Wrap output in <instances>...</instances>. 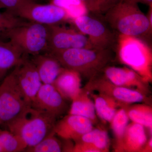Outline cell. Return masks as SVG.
<instances>
[{"instance_id": "obj_11", "label": "cell", "mask_w": 152, "mask_h": 152, "mask_svg": "<svg viewBox=\"0 0 152 152\" xmlns=\"http://www.w3.org/2000/svg\"><path fill=\"white\" fill-rule=\"evenodd\" d=\"M12 72L26 102L31 106L42 84L35 66L24 57Z\"/></svg>"}, {"instance_id": "obj_9", "label": "cell", "mask_w": 152, "mask_h": 152, "mask_svg": "<svg viewBox=\"0 0 152 152\" xmlns=\"http://www.w3.org/2000/svg\"><path fill=\"white\" fill-rule=\"evenodd\" d=\"M84 88L89 92L96 91L107 95L124 106L147 102L148 101L146 95L136 90L114 84L106 78L102 72L89 80Z\"/></svg>"}, {"instance_id": "obj_29", "label": "cell", "mask_w": 152, "mask_h": 152, "mask_svg": "<svg viewBox=\"0 0 152 152\" xmlns=\"http://www.w3.org/2000/svg\"><path fill=\"white\" fill-rule=\"evenodd\" d=\"M120 0H99L100 12L103 15Z\"/></svg>"}, {"instance_id": "obj_6", "label": "cell", "mask_w": 152, "mask_h": 152, "mask_svg": "<svg viewBox=\"0 0 152 152\" xmlns=\"http://www.w3.org/2000/svg\"><path fill=\"white\" fill-rule=\"evenodd\" d=\"M48 38V26L30 22L10 30L5 35L4 40L9 39L25 55L33 56L47 51Z\"/></svg>"}, {"instance_id": "obj_13", "label": "cell", "mask_w": 152, "mask_h": 152, "mask_svg": "<svg viewBox=\"0 0 152 152\" xmlns=\"http://www.w3.org/2000/svg\"><path fill=\"white\" fill-rule=\"evenodd\" d=\"M102 73L114 84L138 91L147 96L148 94V83L130 68L109 65L103 70Z\"/></svg>"}, {"instance_id": "obj_14", "label": "cell", "mask_w": 152, "mask_h": 152, "mask_svg": "<svg viewBox=\"0 0 152 152\" xmlns=\"http://www.w3.org/2000/svg\"><path fill=\"white\" fill-rule=\"evenodd\" d=\"M93 124L87 118L69 114L56 121L53 130L57 135L64 140L76 141L92 129Z\"/></svg>"}, {"instance_id": "obj_28", "label": "cell", "mask_w": 152, "mask_h": 152, "mask_svg": "<svg viewBox=\"0 0 152 152\" xmlns=\"http://www.w3.org/2000/svg\"><path fill=\"white\" fill-rule=\"evenodd\" d=\"M83 3L89 12L100 14L99 0H79Z\"/></svg>"}, {"instance_id": "obj_2", "label": "cell", "mask_w": 152, "mask_h": 152, "mask_svg": "<svg viewBox=\"0 0 152 152\" xmlns=\"http://www.w3.org/2000/svg\"><path fill=\"white\" fill-rule=\"evenodd\" d=\"M49 54L63 68L76 71L88 80L101 73L115 58L113 50L94 48L70 49Z\"/></svg>"}, {"instance_id": "obj_1", "label": "cell", "mask_w": 152, "mask_h": 152, "mask_svg": "<svg viewBox=\"0 0 152 152\" xmlns=\"http://www.w3.org/2000/svg\"><path fill=\"white\" fill-rule=\"evenodd\" d=\"M137 0H120L104 15L105 20L119 35L141 39L150 45L152 25Z\"/></svg>"}, {"instance_id": "obj_21", "label": "cell", "mask_w": 152, "mask_h": 152, "mask_svg": "<svg viewBox=\"0 0 152 152\" xmlns=\"http://www.w3.org/2000/svg\"><path fill=\"white\" fill-rule=\"evenodd\" d=\"M128 117L133 122L148 128L152 135V109L151 106L145 104H136L124 106Z\"/></svg>"}, {"instance_id": "obj_32", "label": "cell", "mask_w": 152, "mask_h": 152, "mask_svg": "<svg viewBox=\"0 0 152 152\" xmlns=\"http://www.w3.org/2000/svg\"><path fill=\"white\" fill-rule=\"evenodd\" d=\"M1 126V117H0V126Z\"/></svg>"}, {"instance_id": "obj_4", "label": "cell", "mask_w": 152, "mask_h": 152, "mask_svg": "<svg viewBox=\"0 0 152 152\" xmlns=\"http://www.w3.org/2000/svg\"><path fill=\"white\" fill-rule=\"evenodd\" d=\"M115 50L123 64L134 71L147 83L152 80V53L150 45L131 36L118 34Z\"/></svg>"}, {"instance_id": "obj_26", "label": "cell", "mask_w": 152, "mask_h": 152, "mask_svg": "<svg viewBox=\"0 0 152 152\" xmlns=\"http://www.w3.org/2000/svg\"><path fill=\"white\" fill-rule=\"evenodd\" d=\"M15 15L8 11L0 12V39L4 40L6 33L14 28L26 25L28 22Z\"/></svg>"}, {"instance_id": "obj_17", "label": "cell", "mask_w": 152, "mask_h": 152, "mask_svg": "<svg viewBox=\"0 0 152 152\" xmlns=\"http://www.w3.org/2000/svg\"><path fill=\"white\" fill-rule=\"evenodd\" d=\"M148 141L145 127L133 122L125 129L122 142L123 152H142Z\"/></svg>"}, {"instance_id": "obj_16", "label": "cell", "mask_w": 152, "mask_h": 152, "mask_svg": "<svg viewBox=\"0 0 152 152\" xmlns=\"http://www.w3.org/2000/svg\"><path fill=\"white\" fill-rule=\"evenodd\" d=\"M31 60L35 66L42 84L53 85L64 69L56 58L48 53L33 56Z\"/></svg>"}, {"instance_id": "obj_25", "label": "cell", "mask_w": 152, "mask_h": 152, "mask_svg": "<svg viewBox=\"0 0 152 152\" xmlns=\"http://www.w3.org/2000/svg\"><path fill=\"white\" fill-rule=\"evenodd\" d=\"M54 130L37 145L28 147L25 152H60L62 151L61 142L56 137Z\"/></svg>"}, {"instance_id": "obj_24", "label": "cell", "mask_w": 152, "mask_h": 152, "mask_svg": "<svg viewBox=\"0 0 152 152\" xmlns=\"http://www.w3.org/2000/svg\"><path fill=\"white\" fill-rule=\"evenodd\" d=\"M0 147L2 152L24 151L26 144L18 136L8 130L0 129Z\"/></svg>"}, {"instance_id": "obj_19", "label": "cell", "mask_w": 152, "mask_h": 152, "mask_svg": "<svg viewBox=\"0 0 152 152\" xmlns=\"http://www.w3.org/2000/svg\"><path fill=\"white\" fill-rule=\"evenodd\" d=\"M72 101L69 114L85 117L91 120L93 124L96 122L94 104L88 91L85 88H82L78 94Z\"/></svg>"}, {"instance_id": "obj_31", "label": "cell", "mask_w": 152, "mask_h": 152, "mask_svg": "<svg viewBox=\"0 0 152 152\" xmlns=\"http://www.w3.org/2000/svg\"><path fill=\"white\" fill-rule=\"evenodd\" d=\"M139 2H141L147 5L150 6H152V0H137Z\"/></svg>"}, {"instance_id": "obj_30", "label": "cell", "mask_w": 152, "mask_h": 152, "mask_svg": "<svg viewBox=\"0 0 152 152\" xmlns=\"http://www.w3.org/2000/svg\"><path fill=\"white\" fill-rule=\"evenodd\" d=\"M152 137H151V138L149 141H147L145 145L143 148L142 150V152H151L152 151Z\"/></svg>"}, {"instance_id": "obj_15", "label": "cell", "mask_w": 152, "mask_h": 152, "mask_svg": "<svg viewBox=\"0 0 152 152\" xmlns=\"http://www.w3.org/2000/svg\"><path fill=\"white\" fill-rule=\"evenodd\" d=\"M53 85L65 99L72 101L81 90V76L64 68Z\"/></svg>"}, {"instance_id": "obj_23", "label": "cell", "mask_w": 152, "mask_h": 152, "mask_svg": "<svg viewBox=\"0 0 152 152\" xmlns=\"http://www.w3.org/2000/svg\"><path fill=\"white\" fill-rule=\"evenodd\" d=\"M92 145L100 152H108L110 139L107 132L102 129H93L77 140ZM75 141V142H76Z\"/></svg>"}, {"instance_id": "obj_3", "label": "cell", "mask_w": 152, "mask_h": 152, "mask_svg": "<svg viewBox=\"0 0 152 152\" xmlns=\"http://www.w3.org/2000/svg\"><path fill=\"white\" fill-rule=\"evenodd\" d=\"M56 118L28 106L6 125L7 130L21 138L28 147L38 144L53 130Z\"/></svg>"}, {"instance_id": "obj_22", "label": "cell", "mask_w": 152, "mask_h": 152, "mask_svg": "<svg viewBox=\"0 0 152 152\" xmlns=\"http://www.w3.org/2000/svg\"><path fill=\"white\" fill-rule=\"evenodd\" d=\"M126 111L124 107L118 109L110 124L114 137L115 144L114 149L115 152H123L122 142L125 129L129 121Z\"/></svg>"}, {"instance_id": "obj_5", "label": "cell", "mask_w": 152, "mask_h": 152, "mask_svg": "<svg viewBox=\"0 0 152 152\" xmlns=\"http://www.w3.org/2000/svg\"><path fill=\"white\" fill-rule=\"evenodd\" d=\"M77 30L86 36L94 48L115 50L118 34L102 14L89 12L72 20Z\"/></svg>"}, {"instance_id": "obj_20", "label": "cell", "mask_w": 152, "mask_h": 152, "mask_svg": "<svg viewBox=\"0 0 152 152\" xmlns=\"http://www.w3.org/2000/svg\"><path fill=\"white\" fill-rule=\"evenodd\" d=\"M89 92L91 97L94 99L96 113L104 121L110 123L118 108L124 107L107 95L99 93L94 94Z\"/></svg>"}, {"instance_id": "obj_10", "label": "cell", "mask_w": 152, "mask_h": 152, "mask_svg": "<svg viewBox=\"0 0 152 152\" xmlns=\"http://www.w3.org/2000/svg\"><path fill=\"white\" fill-rule=\"evenodd\" d=\"M48 27V53H54L70 49L94 48L86 36L78 30L58 24Z\"/></svg>"}, {"instance_id": "obj_8", "label": "cell", "mask_w": 152, "mask_h": 152, "mask_svg": "<svg viewBox=\"0 0 152 152\" xmlns=\"http://www.w3.org/2000/svg\"><path fill=\"white\" fill-rule=\"evenodd\" d=\"M12 13L26 20L47 26L70 20L67 11L59 6L53 3L41 4L34 0H26Z\"/></svg>"}, {"instance_id": "obj_18", "label": "cell", "mask_w": 152, "mask_h": 152, "mask_svg": "<svg viewBox=\"0 0 152 152\" xmlns=\"http://www.w3.org/2000/svg\"><path fill=\"white\" fill-rule=\"evenodd\" d=\"M24 57V54L15 45L10 41L0 39V79Z\"/></svg>"}, {"instance_id": "obj_27", "label": "cell", "mask_w": 152, "mask_h": 152, "mask_svg": "<svg viewBox=\"0 0 152 152\" xmlns=\"http://www.w3.org/2000/svg\"><path fill=\"white\" fill-rule=\"evenodd\" d=\"M26 0H0V9L13 12Z\"/></svg>"}, {"instance_id": "obj_7", "label": "cell", "mask_w": 152, "mask_h": 152, "mask_svg": "<svg viewBox=\"0 0 152 152\" xmlns=\"http://www.w3.org/2000/svg\"><path fill=\"white\" fill-rule=\"evenodd\" d=\"M17 84L12 72L0 85V117L5 126L29 106Z\"/></svg>"}, {"instance_id": "obj_12", "label": "cell", "mask_w": 152, "mask_h": 152, "mask_svg": "<svg viewBox=\"0 0 152 152\" xmlns=\"http://www.w3.org/2000/svg\"><path fill=\"white\" fill-rule=\"evenodd\" d=\"M65 100L53 85L42 84L31 106L57 118L67 110Z\"/></svg>"}]
</instances>
